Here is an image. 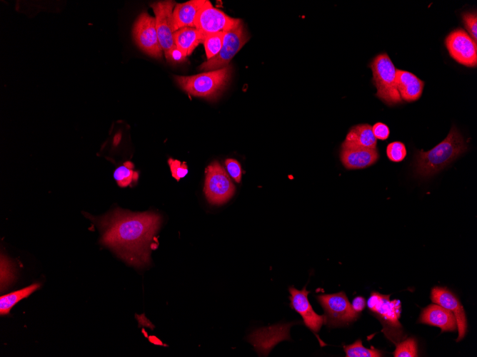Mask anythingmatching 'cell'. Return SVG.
<instances>
[{"label":"cell","instance_id":"cell-1","mask_svg":"<svg viewBox=\"0 0 477 357\" xmlns=\"http://www.w3.org/2000/svg\"><path fill=\"white\" fill-rule=\"evenodd\" d=\"M101 233V242L136 268L146 267L161 218L154 212H130L116 209L100 217L89 216Z\"/></svg>","mask_w":477,"mask_h":357},{"label":"cell","instance_id":"cell-2","mask_svg":"<svg viewBox=\"0 0 477 357\" xmlns=\"http://www.w3.org/2000/svg\"><path fill=\"white\" fill-rule=\"evenodd\" d=\"M466 149L463 138L453 125L447 137L432 149L426 152L416 151L413 163L414 174L421 179L431 177L447 167Z\"/></svg>","mask_w":477,"mask_h":357},{"label":"cell","instance_id":"cell-3","mask_svg":"<svg viewBox=\"0 0 477 357\" xmlns=\"http://www.w3.org/2000/svg\"><path fill=\"white\" fill-rule=\"evenodd\" d=\"M231 76V67L204 72L190 76H176L179 86L187 93L213 99L226 86Z\"/></svg>","mask_w":477,"mask_h":357},{"label":"cell","instance_id":"cell-4","mask_svg":"<svg viewBox=\"0 0 477 357\" xmlns=\"http://www.w3.org/2000/svg\"><path fill=\"white\" fill-rule=\"evenodd\" d=\"M373 72L376 95L385 104L392 106L403 103L396 85V69L386 53H381L369 64Z\"/></svg>","mask_w":477,"mask_h":357},{"label":"cell","instance_id":"cell-5","mask_svg":"<svg viewBox=\"0 0 477 357\" xmlns=\"http://www.w3.org/2000/svg\"><path fill=\"white\" fill-rule=\"evenodd\" d=\"M369 311L376 316L382 324V332L392 342H399L404 336L402 326L399 322L401 312V302L398 300H390V295H383L378 292H372L367 301Z\"/></svg>","mask_w":477,"mask_h":357},{"label":"cell","instance_id":"cell-6","mask_svg":"<svg viewBox=\"0 0 477 357\" xmlns=\"http://www.w3.org/2000/svg\"><path fill=\"white\" fill-rule=\"evenodd\" d=\"M235 186L229 175L219 162L214 161L206 170L204 192L213 205L227 202L234 194Z\"/></svg>","mask_w":477,"mask_h":357},{"label":"cell","instance_id":"cell-7","mask_svg":"<svg viewBox=\"0 0 477 357\" xmlns=\"http://www.w3.org/2000/svg\"><path fill=\"white\" fill-rule=\"evenodd\" d=\"M248 39L249 36L241 22L236 28L225 33L223 46L219 53L203 63L199 69L208 72L228 66L233 57Z\"/></svg>","mask_w":477,"mask_h":357},{"label":"cell","instance_id":"cell-8","mask_svg":"<svg viewBox=\"0 0 477 357\" xmlns=\"http://www.w3.org/2000/svg\"><path fill=\"white\" fill-rule=\"evenodd\" d=\"M241 22L240 19L232 18L214 8L206 0L196 16L194 26L206 37L212 33L227 32L236 28Z\"/></svg>","mask_w":477,"mask_h":357},{"label":"cell","instance_id":"cell-9","mask_svg":"<svg viewBox=\"0 0 477 357\" xmlns=\"http://www.w3.org/2000/svg\"><path fill=\"white\" fill-rule=\"evenodd\" d=\"M317 299L325 311V324L330 327L347 325L358 316L343 291L321 294L317 296Z\"/></svg>","mask_w":477,"mask_h":357},{"label":"cell","instance_id":"cell-10","mask_svg":"<svg viewBox=\"0 0 477 357\" xmlns=\"http://www.w3.org/2000/svg\"><path fill=\"white\" fill-rule=\"evenodd\" d=\"M445 44L449 55L458 63L467 67L477 64L476 42L463 29H456L448 34Z\"/></svg>","mask_w":477,"mask_h":357},{"label":"cell","instance_id":"cell-11","mask_svg":"<svg viewBox=\"0 0 477 357\" xmlns=\"http://www.w3.org/2000/svg\"><path fill=\"white\" fill-rule=\"evenodd\" d=\"M133 37L138 46L148 55L161 58L162 48L156 29V19L148 13H141L133 27Z\"/></svg>","mask_w":477,"mask_h":357},{"label":"cell","instance_id":"cell-12","mask_svg":"<svg viewBox=\"0 0 477 357\" xmlns=\"http://www.w3.org/2000/svg\"><path fill=\"white\" fill-rule=\"evenodd\" d=\"M176 5L174 1H158L151 4L155 14L159 43L164 52L176 47L173 38V11Z\"/></svg>","mask_w":477,"mask_h":357},{"label":"cell","instance_id":"cell-13","mask_svg":"<svg viewBox=\"0 0 477 357\" xmlns=\"http://www.w3.org/2000/svg\"><path fill=\"white\" fill-rule=\"evenodd\" d=\"M288 290L290 306L301 316L306 327L317 334L322 324L326 322L325 316L318 315L314 311L308 299L309 291H306V287L298 290L290 286Z\"/></svg>","mask_w":477,"mask_h":357},{"label":"cell","instance_id":"cell-14","mask_svg":"<svg viewBox=\"0 0 477 357\" xmlns=\"http://www.w3.org/2000/svg\"><path fill=\"white\" fill-rule=\"evenodd\" d=\"M431 301L448 309L455 316L458 336L457 341L463 338L467 330V321L463 307L458 298L447 288L435 286L431 290Z\"/></svg>","mask_w":477,"mask_h":357},{"label":"cell","instance_id":"cell-15","mask_svg":"<svg viewBox=\"0 0 477 357\" xmlns=\"http://www.w3.org/2000/svg\"><path fill=\"white\" fill-rule=\"evenodd\" d=\"M376 149L348 147L341 145L340 159L348 170H357L373 165L378 159Z\"/></svg>","mask_w":477,"mask_h":357},{"label":"cell","instance_id":"cell-16","mask_svg":"<svg viewBox=\"0 0 477 357\" xmlns=\"http://www.w3.org/2000/svg\"><path fill=\"white\" fill-rule=\"evenodd\" d=\"M418 321L439 327L441 331H453L457 328L456 320L453 312L443 306L433 304L421 312Z\"/></svg>","mask_w":477,"mask_h":357},{"label":"cell","instance_id":"cell-17","mask_svg":"<svg viewBox=\"0 0 477 357\" xmlns=\"http://www.w3.org/2000/svg\"><path fill=\"white\" fill-rule=\"evenodd\" d=\"M396 85L402 100L413 102L421 96L424 82L411 72L396 70Z\"/></svg>","mask_w":477,"mask_h":357},{"label":"cell","instance_id":"cell-18","mask_svg":"<svg viewBox=\"0 0 477 357\" xmlns=\"http://www.w3.org/2000/svg\"><path fill=\"white\" fill-rule=\"evenodd\" d=\"M206 0H191L176 4L173 11L174 32L184 27H195L194 21Z\"/></svg>","mask_w":477,"mask_h":357},{"label":"cell","instance_id":"cell-19","mask_svg":"<svg viewBox=\"0 0 477 357\" xmlns=\"http://www.w3.org/2000/svg\"><path fill=\"white\" fill-rule=\"evenodd\" d=\"M342 145L376 149L377 139L373 135L372 126L368 124H359L351 127Z\"/></svg>","mask_w":477,"mask_h":357},{"label":"cell","instance_id":"cell-20","mask_svg":"<svg viewBox=\"0 0 477 357\" xmlns=\"http://www.w3.org/2000/svg\"><path fill=\"white\" fill-rule=\"evenodd\" d=\"M175 46L186 56H189L196 46L204 42L203 33L195 27H184L173 33Z\"/></svg>","mask_w":477,"mask_h":357},{"label":"cell","instance_id":"cell-21","mask_svg":"<svg viewBox=\"0 0 477 357\" xmlns=\"http://www.w3.org/2000/svg\"><path fill=\"white\" fill-rule=\"evenodd\" d=\"M39 284H33L22 289L4 295L0 298V314L8 315L11 308L23 299L28 297L31 294L38 289Z\"/></svg>","mask_w":477,"mask_h":357},{"label":"cell","instance_id":"cell-22","mask_svg":"<svg viewBox=\"0 0 477 357\" xmlns=\"http://www.w3.org/2000/svg\"><path fill=\"white\" fill-rule=\"evenodd\" d=\"M133 168L134 165L131 162H126L116 169L114 177L119 186L126 187L137 181L139 174L133 170Z\"/></svg>","mask_w":477,"mask_h":357},{"label":"cell","instance_id":"cell-23","mask_svg":"<svg viewBox=\"0 0 477 357\" xmlns=\"http://www.w3.org/2000/svg\"><path fill=\"white\" fill-rule=\"evenodd\" d=\"M347 357H380L382 352L373 348H365L361 339L356 340L353 343L343 346Z\"/></svg>","mask_w":477,"mask_h":357},{"label":"cell","instance_id":"cell-24","mask_svg":"<svg viewBox=\"0 0 477 357\" xmlns=\"http://www.w3.org/2000/svg\"><path fill=\"white\" fill-rule=\"evenodd\" d=\"M226 32H219L206 36L204 40L206 56L208 60L216 56L221 51Z\"/></svg>","mask_w":477,"mask_h":357},{"label":"cell","instance_id":"cell-25","mask_svg":"<svg viewBox=\"0 0 477 357\" xmlns=\"http://www.w3.org/2000/svg\"><path fill=\"white\" fill-rule=\"evenodd\" d=\"M395 357H415L418 356L417 343L413 338H408L396 343L393 353Z\"/></svg>","mask_w":477,"mask_h":357},{"label":"cell","instance_id":"cell-26","mask_svg":"<svg viewBox=\"0 0 477 357\" xmlns=\"http://www.w3.org/2000/svg\"><path fill=\"white\" fill-rule=\"evenodd\" d=\"M386 155L388 159L394 162H398L404 160L406 155L405 145L399 141L389 143L386 147Z\"/></svg>","mask_w":477,"mask_h":357},{"label":"cell","instance_id":"cell-27","mask_svg":"<svg viewBox=\"0 0 477 357\" xmlns=\"http://www.w3.org/2000/svg\"><path fill=\"white\" fill-rule=\"evenodd\" d=\"M464 26L471 37L476 42L477 41V14L476 11L466 12L462 14Z\"/></svg>","mask_w":477,"mask_h":357},{"label":"cell","instance_id":"cell-28","mask_svg":"<svg viewBox=\"0 0 477 357\" xmlns=\"http://www.w3.org/2000/svg\"><path fill=\"white\" fill-rule=\"evenodd\" d=\"M168 162L171 174L176 180H179L186 176L188 172V168L185 162H181L179 160L170 158Z\"/></svg>","mask_w":477,"mask_h":357},{"label":"cell","instance_id":"cell-29","mask_svg":"<svg viewBox=\"0 0 477 357\" xmlns=\"http://www.w3.org/2000/svg\"><path fill=\"white\" fill-rule=\"evenodd\" d=\"M229 175L236 182L241 179L242 170L239 162L234 159H227L225 162Z\"/></svg>","mask_w":477,"mask_h":357},{"label":"cell","instance_id":"cell-30","mask_svg":"<svg viewBox=\"0 0 477 357\" xmlns=\"http://www.w3.org/2000/svg\"><path fill=\"white\" fill-rule=\"evenodd\" d=\"M372 131L375 138L381 140H386L390 134L388 127L381 122L376 123L372 126Z\"/></svg>","mask_w":477,"mask_h":357},{"label":"cell","instance_id":"cell-31","mask_svg":"<svg viewBox=\"0 0 477 357\" xmlns=\"http://www.w3.org/2000/svg\"><path fill=\"white\" fill-rule=\"evenodd\" d=\"M166 58L174 63L181 62L186 59V56L178 48L174 47L164 52Z\"/></svg>","mask_w":477,"mask_h":357},{"label":"cell","instance_id":"cell-32","mask_svg":"<svg viewBox=\"0 0 477 357\" xmlns=\"http://www.w3.org/2000/svg\"><path fill=\"white\" fill-rule=\"evenodd\" d=\"M353 310L358 314L361 312L366 306L365 299L362 296H356L351 304Z\"/></svg>","mask_w":477,"mask_h":357}]
</instances>
